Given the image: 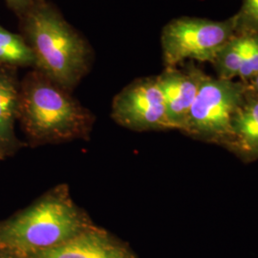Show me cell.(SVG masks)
Listing matches in <instances>:
<instances>
[{
    "label": "cell",
    "mask_w": 258,
    "mask_h": 258,
    "mask_svg": "<svg viewBox=\"0 0 258 258\" xmlns=\"http://www.w3.org/2000/svg\"><path fill=\"white\" fill-rule=\"evenodd\" d=\"M19 19L20 35L35 58L34 69L72 92L92 64L87 40L45 0Z\"/></svg>",
    "instance_id": "3"
},
{
    "label": "cell",
    "mask_w": 258,
    "mask_h": 258,
    "mask_svg": "<svg viewBox=\"0 0 258 258\" xmlns=\"http://www.w3.org/2000/svg\"><path fill=\"white\" fill-rule=\"evenodd\" d=\"M30 258H136L128 247L96 225L55 248Z\"/></svg>",
    "instance_id": "8"
},
{
    "label": "cell",
    "mask_w": 258,
    "mask_h": 258,
    "mask_svg": "<svg viewBox=\"0 0 258 258\" xmlns=\"http://www.w3.org/2000/svg\"><path fill=\"white\" fill-rule=\"evenodd\" d=\"M236 34L235 19L225 20L182 17L163 29L161 46L165 67H176L184 60L212 63L216 53Z\"/></svg>",
    "instance_id": "5"
},
{
    "label": "cell",
    "mask_w": 258,
    "mask_h": 258,
    "mask_svg": "<svg viewBox=\"0 0 258 258\" xmlns=\"http://www.w3.org/2000/svg\"><path fill=\"white\" fill-rule=\"evenodd\" d=\"M71 93L37 69L20 82L19 121L30 145L88 139L95 116Z\"/></svg>",
    "instance_id": "1"
},
{
    "label": "cell",
    "mask_w": 258,
    "mask_h": 258,
    "mask_svg": "<svg viewBox=\"0 0 258 258\" xmlns=\"http://www.w3.org/2000/svg\"><path fill=\"white\" fill-rule=\"evenodd\" d=\"M0 161H1V160H0Z\"/></svg>",
    "instance_id": "18"
},
{
    "label": "cell",
    "mask_w": 258,
    "mask_h": 258,
    "mask_svg": "<svg viewBox=\"0 0 258 258\" xmlns=\"http://www.w3.org/2000/svg\"><path fill=\"white\" fill-rule=\"evenodd\" d=\"M94 225L88 213L75 203L68 185L58 184L0 222V249L31 257L73 239Z\"/></svg>",
    "instance_id": "2"
},
{
    "label": "cell",
    "mask_w": 258,
    "mask_h": 258,
    "mask_svg": "<svg viewBox=\"0 0 258 258\" xmlns=\"http://www.w3.org/2000/svg\"><path fill=\"white\" fill-rule=\"evenodd\" d=\"M247 87L240 81L206 74L182 132L195 140L226 148L231 139V120Z\"/></svg>",
    "instance_id": "4"
},
{
    "label": "cell",
    "mask_w": 258,
    "mask_h": 258,
    "mask_svg": "<svg viewBox=\"0 0 258 258\" xmlns=\"http://www.w3.org/2000/svg\"><path fill=\"white\" fill-rule=\"evenodd\" d=\"M249 35L235 34L216 53L212 60L217 77L224 80L238 78L249 45Z\"/></svg>",
    "instance_id": "11"
},
{
    "label": "cell",
    "mask_w": 258,
    "mask_h": 258,
    "mask_svg": "<svg viewBox=\"0 0 258 258\" xmlns=\"http://www.w3.org/2000/svg\"><path fill=\"white\" fill-rule=\"evenodd\" d=\"M111 117L133 131L171 129L157 77L140 78L126 85L112 102Z\"/></svg>",
    "instance_id": "6"
},
{
    "label": "cell",
    "mask_w": 258,
    "mask_h": 258,
    "mask_svg": "<svg viewBox=\"0 0 258 258\" xmlns=\"http://www.w3.org/2000/svg\"><path fill=\"white\" fill-rule=\"evenodd\" d=\"M233 17L236 34H257L258 0H242L240 9Z\"/></svg>",
    "instance_id": "13"
},
{
    "label": "cell",
    "mask_w": 258,
    "mask_h": 258,
    "mask_svg": "<svg viewBox=\"0 0 258 258\" xmlns=\"http://www.w3.org/2000/svg\"><path fill=\"white\" fill-rule=\"evenodd\" d=\"M39 1L40 0H5L10 9L19 18L33 8L35 5H37Z\"/></svg>",
    "instance_id": "15"
},
{
    "label": "cell",
    "mask_w": 258,
    "mask_h": 258,
    "mask_svg": "<svg viewBox=\"0 0 258 258\" xmlns=\"http://www.w3.org/2000/svg\"><path fill=\"white\" fill-rule=\"evenodd\" d=\"M206 73L190 61L184 68L165 67L156 76L170 128L182 132Z\"/></svg>",
    "instance_id": "7"
},
{
    "label": "cell",
    "mask_w": 258,
    "mask_h": 258,
    "mask_svg": "<svg viewBox=\"0 0 258 258\" xmlns=\"http://www.w3.org/2000/svg\"><path fill=\"white\" fill-rule=\"evenodd\" d=\"M20 82L17 68L0 65V160L13 156L25 146L16 134L19 120Z\"/></svg>",
    "instance_id": "9"
},
{
    "label": "cell",
    "mask_w": 258,
    "mask_h": 258,
    "mask_svg": "<svg viewBox=\"0 0 258 258\" xmlns=\"http://www.w3.org/2000/svg\"><path fill=\"white\" fill-rule=\"evenodd\" d=\"M226 148L243 162L258 160V94L249 85L231 120V135Z\"/></svg>",
    "instance_id": "10"
},
{
    "label": "cell",
    "mask_w": 258,
    "mask_h": 258,
    "mask_svg": "<svg viewBox=\"0 0 258 258\" xmlns=\"http://www.w3.org/2000/svg\"><path fill=\"white\" fill-rule=\"evenodd\" d=\"M249 45L241 66L238 79L247 85L258 75V33L249 34Z\"/></svg>",
    "instance_id": "14"
},
{
    "label": "cell",
    "mask_w": 258,
    "mask_h": 258,
    "mask_svg": "<svg viewBox=\"0 0 258 258\" xmlns=\"http://www.w3.org/2000/svg\"><path fill=\"white\" fill-rule=\"evenodd\" d=\"M0 65L13 68H35V58L21 35L12 33L0 25Z\"/></svg>",
    "instance_id": "12"
},
{
    "label": "cell",
    "mask_w": 258,
    "mask_h": 258,
    "mask_svg": "<svg viewBox=\"0 0 258 258\" xmlns=\"http://www.w3.org/2000/svg\"><path fill=\"white\" fill-rule=\"evenodd\" d=\"M0 258H30L8 249H0Z\"/></svg>",
    "instance_id": "16"
},
{
    "label": "cell",
    "mask_w": 258,
    "mask_h": 258,
    "mask_svg": "<svg viewBox=\"0 0 258 258\" xmlns=\"http://www.w3.org/2000/svg\"><path fill=\"white\" fill-rule=\"evenodd\" d=\"M249 87L258 94V75L254 78V80L249 84Z\"/></svg>",
    "instance_id": "17"
}]
</instances>
